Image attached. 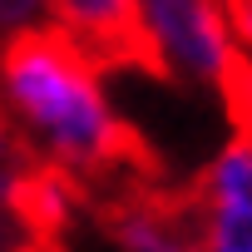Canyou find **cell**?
Wrapping results in <instances>:
<instances>
[{
	"label": "cell",
	"instance_id": "cell-1",
	"mask_svg": "<svg viewBox=\"0 0 252 252\" xmlns=\"http://www.w3.org/2000/svg\"><path fill=\"white\" fill-rule=\"evenodd\" d=\"M0 94L20 139L84 193L119 178H158L149 144L109 104L104 69L55 25L0 45Z\"/></svg>",
	"mask_w": 252,
	"mask_h": 252
},
{
	"label": "cell",
	"instance_id": "cell-2",
	"mask_svg": "<svg viewBox=\"0 0 252 252\" xmlns=\"http://www.w3.org/2000/svg\"><path fill=\"white\" fill-rule=\"evenodd\" d=\"M134 5L158 79L213 94L227 89L232 69L242 64V50L232 40L222 0H134Z\"/></svg>",
	"mask_w": 252,
	"mask_h": 252
},
{
	"label": "cell",
	"instance_id": "cell-3",
	"mask_svg": "<svg viewBox=\"0 0 252 252\" xmlns=\"http://www.w3.org/2000/svg\"><path fill=\"white\" fill-rule=\"evenodd\" d=\"M84 213L119 252H198L188 188L163 178H119L89 193Z\"/></svg>",
	"mask_w": 252,
	"mask_h": 252
},
{
	"label": "cell",
	"instance_id": "cell-4",
	"mask_svg": "<svg viewBox=\"0 0 252 252\" xmlns=\"http://www.w3.org/2000/svg\"><path fill=\"white\" fill-rule=\"evenodd\" d=\"M198 252H252V134H232L188 188Z\"/></svg>",
	"mask_w": 252,
	"mask_h": 252
},
{
	"label": "cell",
	"instance_id": "cell-5",
	"mask_svg": "<svg viewBox=\"0 0 252 252\" xmlns=\"http://www.w3.org/2000/svg\"><path fill=\"white\" fill-rule=\"evenodd\" d=\"M50 25L60 35H69L99 69L154 74V55H149V40L139 30L134 0H50Z\"/></svg>",
	"mask_w": 252,
	"mask_h": 252
},
{
	"label": "cell",
	"instance_id": "cell-6",
	"mask_svg": "<svg viewBox=\"0 0 252 252\" xmlns=\"http://www.w3.org/2000/svg\"><path fill=\"white\" fill-rule=\"evenodd\" d=\"M10 203L25 213V222H30L50 247H64V237H69V227L79 222L89 193H84L64 168H55L50 158H35V168L15 183Z\"/></svg>",
	"mask_w": 252,
	"mask_h": 252
},
{
	"label": "cell",
	"instance_id": "cell-7",
	"mask_svg": "<svg viewBox=\"0 0 252 252\" xmlns=\"http://www.w3.org/2000/svg\"><path fill=\"white\" fill-rule=\"evenodd\" d=\"M35 158H40V154L20 139V129L5 119V109H0V198L15 193V183L35 168Z\"/></svg>",
	"mask_w": 252,
	"mask_h": 252
},
{
	"label": "cell",
	"instance_id": "cell-8",
	"mask_svg": "<svg viewBox=\"0 0 252 252\" xmlns=\"http://www.w3.org/2000/svg\"><path fill=\"white\" fill-rule=\"evenodd\" d=\"M0 252H64V247H50L10 198H0Z\"/></svg>",
	"mask_w": 252,
	"mask_h": 252
},
{
	"label": "cell",
	"instance_id": "cell-9",
	"mask_svg": "<svg viewBox=\"0 0 252 252\" xmlns=\"http://www.w3.org/2000/svg\"><path fill=\"white\" fill-rule=\"evenodd\" d=\"M50 25V0H0V45Z\"/></svg>",
	"mask_w": 252,
	"mask_h": 252
},
{
	"label": "cell",
	"instance_id": "cell-10",
	"mask_svg": "<svg viewBox=\"0 0 252 252\" xmlns=\"http://www.w3.org/2000/svg\"><path fill=\"white\" fill-rule=\"evenodd\" d=\"M222 10H227V25H232L237 50L252 60V0H222Z\"/></svg>",
	"mask_w": 252,
	"mask_h": 252
}]
</instances>
